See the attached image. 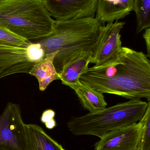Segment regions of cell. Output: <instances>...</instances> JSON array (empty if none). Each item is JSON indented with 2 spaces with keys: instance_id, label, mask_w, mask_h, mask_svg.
I'll return each instance as SVG.
<instances>
[{
  "instance_id": "obj_1",
  "label": "cell",
  "mask_w": 150,
  "mask_h": 150,
  "mask_svg": "<svg viewBox=\"0 0 150 150\" xmlns=\"http://www.w3.org/2000/svg\"><path fill=\"white\" fill-rule=\"evenodd\" d=\"M79 80L101 93L150 100V60L142 52L126 47L109 61L89 68Z\"/></svg>"
},
{
  "instance_id": "obj_2",
  "label": "cell",
  "mask_w": 150,
  "mask_h": 150,
  "mask_svg": "<svg viewBox=\"0 0 150 150\" xmlns=\"http://www.w3.org/2000/svg\"><path fill=\"white\" fill-rule=\"evenodd\" d=\"M104 25L94 18L55 20L54 30L39 40L45 56L57 52L53 64L57 73L70 60L82 51H92L100 29Z\"/></svg>"
},
{
  "instance_id": "obj_3",
  "label": "cell",
  "mask_w": 150,
  "mask_h": 150,
  "mask_svg": "<svg viewBox=\"0 0 150 150\" xmlns=\"http://www.w3.org/2000/svg\"><path fill=\"white\" fill-rule=\"evenodd\" d=\"M55 22L43 0H0V26L26 40L49 36Z\"/></svg>"
},
{
  "instance_id": "obj_4",
  "label": "cell",
  "mask_w": 150,
  "mask_h": 150,
  "mask_svg": "<svg viewBox=\"0 0 150 150\" xmlns=\"http://www.w3.org/2000/svg\"><path fill=\"white\" fill-rule=\"evenodd\" d=\"M148 102L130 100L96 112L71 118L67 123L74 135L101 138L112 130L139 122L144 115Z\"/></svg>"
},
{
  "instance_id": "obj_5",
  "label": "cell",
  "mask_w": 150,
  "mask_h": 150,
  "mask_svg": "<svg viewBox=\"0 0 150 150\" xmlns=\"http://www.w3.org/2000/svg\"><path fill=\"white\" fill-rule=\"evenodd\" d=\"M45 57L39 43L29 41L20 46H0V79L17 74H29Z\"/></svg>"
},
{
  "instance_id": "obj_6",
  "label": "cell",
  "mask_w": 150,
  "mask_h": 150,
  "mask_svg": "<svg viewBox=\"0 0 150 150\" xmlns=\"http://www.w3.org/2000/svg\"><path fill=\"white\" fill-rule=\"evenodd\" d=\"M25 125L19 106L8 103L0 116V150H27Z\"/></svg>"
},
{
  "instance_id": "obj_7",
  "label": "cell",
  "mask_w": 150,
  "mask_h": 150,
  "mask_svg": "<svg viewBox=\"0 0 150 150\" xmlns=\"http://www.w3.org/2000/svg\"><path fill=\"white\" fill-rule=\"evenodd\" d=\"M125 24L117 21L102 26L92 48L90 63L101 65L119 54L122 47L120 33Z\"/></svg>"
},
{
  "instance_id": "obj_8",
  "label": "cell",
  "mask_w": 150,
  "mask_h": 150,
  "mask_svg": "<svg viewBox=\"0 0 150 150\" xmlns=\"http://www.w3.org/2000/svg\"><path fill=\"white\" fill-rule=\"evenodd\" d=\"M142 129L139 121L112 130L95 144V150H140Z\"/></svg>"
},
{
  "instance_id": "obj_9",
  "label": "cell",
  "mask_w": 150,
  "mask_h": 150,
  "mask_svg": "<svg viewBox=\"0 0 150 150\" xmlns=\"http://www.w3.org/2000/svg\"><path fill=\"white\" fill-rule=\"evenodd\" d=\"M46 8L56 20L94 18L97 0H43Z\"/></svg>"
},
{
  "instance_id": "obj_10",
  "label": "cell",
  "mask_w": 150,
  "mask_h": 150,
  "mask_svg": "<svg viewBox=\"0 0 150 150\" xmlns=\"http://www.w3.org/2000/svg\"><path fill=\"white\" fill-rule=\"evenodd\" d=\"M134 0H97L95 18L103 25L125 18L133 11Z\"/></svg>"
},
{
  "instance_id": "obj_11",
  "label": "cell",
  "mask_w": 150,
  "mask_h": 150,
  "mask_svg": "<svg viewBox=\"0 0 150 150\" xmlns=\"http://www.w3.org/2000/svg\"><path fill=\"white\" fill-rule=\"evenodd\" d=\"M92 51H82L70 60L58 73L63 84L68 86L80 83V76L89 68Z\"/></svg>"
},
{
  "instance_id": "obj_12",
  "label": "cell",
  "mask_w": 150,
  "mask_h": 150,
  "mask_svg": "<svg viewBox=\"0 0 150 150\" xmlns=\"http://www.w3.org/2000/svg\"><path fill=\"white\" fill-rule=\"evenodd\" d=\"M27 150H66L43 130L35 124H26Z\"/></svg>"
},
{
  "instance_id": "obj_13",
  "label": "cell",
  "mask_w": 150,
  "mask_h": 150,
  "mask_svg": "<svg viewBox=\"0 0 150 150\" xmlns=\"http://www.w3.org/2000/svg\"><path fill=\"white\" fill-rule=\"evenodd\" d=\"M57 52L45 55L42 59L34 64L29 74L34 76L38 79L39 88L44 91L48 86L55 80H60V77L53 64L54 59Z\"/></svg>"
},
{
  "instance_id": "obj_14",
  "label": "cell",
  "mask_w": 150,
  "mask_h": 150,
  "mask_svg": "<svg viewBox=\"0 0 150 150\" xmlns=\"http://www.w3.org/2000/svg\"><path fill=\"white\" fill-rule=\"evenodd\" d=\"M70 87L75 91L83 107L89 112H96L106 108L107 104L104 93L81 82Z\"/></svg>"
},
{
  "instance_id": "obj_15",
  "label": "cell",
  "mask_w": 150,
  "mask_h": 150,
  "mask_svg": "<svg viewBox=\"0 0 150 150\" xmlns=\"http://www.w3.org/2000/svg\"><path fill=\"white\" fill-rule=\"evenodd\" d=\"M133 11L137 21V33L150 27V0H134Z\"/></svg>"
},
{
  "instance_id": "obj_16",
  "label": "cell",
  "mask_w": 150,
  "mask_h": 150,
  "mask_svg": "<svg viewBox=\"0 0 150 150\" xmlns=\"http://www.w3.org/2000/svg\"><path fill=\"white\" fill-rule=\"evenodd\" d=\"M142 126L140 150H150V100L144 115L140 121Z\"/></svg>"
},
{
  "instance_id": "obj_17",
  "label": "cell",
  "mask_w": 150,
  "mask_h": 150,
  "mask_svg": "<svg viewBox=\"0 0 150 150\" xmlns=\"http://www.w3.org/2000/svg\"><path fill=\"white\" fill-rule=\"evenodd\" d=\"M29 41L0 26V46H20Z\"/></svg>"
},
{
  "instance_id": "obj_18",
  "label": "cell",
  "mask_w": 150,
  "mask_h": 150,
  "mask_svg": "<svg viewBox=\"0 0 150 150\" xmlns=\"http://www.w3.org/2000/svg\"><path fill=\"white\" fill-rule=\"evenodd\" d=\"M55 112L54 110L50 109H47L42 113L41 121L42 123L45 124L46 123L55 120Z\"/></svg>"
},
{
  "instance_id": "obj_19",
  "label": "cell",
  "mask_w": 150,
  "mask_h": 150,
  "mask_svg": "<svg viewBox=\"0 0 150 150\" xmlns=\"http://www.w3.org/2000/svg\"><path fill=\"white\" fill-rule=\"evenodd\" d=\"M143 38H144L146 44L147 48V56L148 58H150V28H148L145 29V32L143 34Z\"/></svg>"
}]
</instances>
